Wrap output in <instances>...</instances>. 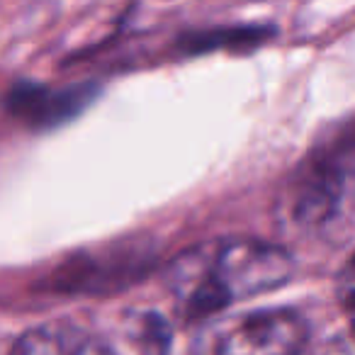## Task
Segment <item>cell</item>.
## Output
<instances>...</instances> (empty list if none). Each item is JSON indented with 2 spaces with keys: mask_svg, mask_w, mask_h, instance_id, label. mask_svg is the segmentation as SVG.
Segmentation results:
<instances>
[{
  "mask_svg": "<svg viewBox=\"0 0 355 355\" xmlns=\"http://www.w3.org/2000/svg\"><path fill=\"white\" fill-rule=\"evenodd\" d=\"M292 258L280 246L253 239H227L183 253L168 285L185 316L219 314L234 302L285 285Z\"/></svg>",
  "mask_w": 355,
  "mask_h": 355,
  "instance_id": "6da1fadb",
  "label": "cell"
},
{
  "mask_svg": "<svg viewBox=\"0 0 355 355\" xmlns=\"http://www.w3.org/2000/svg\"><path fill=\"white\" fill-rule=\"evenodd\" d=\"M306 338L309 329L297 311H243L207 321L190 355H300Z\"/></svg>",
  "mask_w": 355,
  "mask_h": 355,
  "instance_id": "7a4b0ae2",
  "label": "cell"
},
{
  "mask_svg": "<svg viewBox=\"0 0 355 355\" xmlns=\"http://www.w3.org/2000/svg\"><path fill=\"white\" fill-rule=\"evenodd\" d=\"M10 355H112L100 336L69 321H49L17 338Z\"/></svg>",
  "mask_w": 355,
  "mask_h": 355,
  "instance_id": "3957f363",
  "label": "cell"
},
{
  "mask_svg": "<svg viewBox=\"0 0 355 355\" xmlns=\"http://www.w3.org/2000/svg\"><path fill=\"white\" fill-rule=\"evenodd\" d=\"M10 107L15 110V114L32 119V122H54L78 110V95H61L46 88H37V85H20L10 95Z\"/></svg>",
  "mask_w": 355,
  "mask_h": 355,
  "instance_id": "277c9868",
  "label": "cell"
},
{
  "mask_svg": "<svg viewBox=\"0 0 355 355\" xmlns=\"http://www.w3.org/2000/svg\"><path fill=\"white\" fill-rule=\"evenodd\" d=\"M137 343L144 355H166L168 343H171L168 324L156 314L144 316V321L137 326Z\"/></svg>",
  "mask_w": 355,
  "mask_h": 355,
  "instance_id": "5b68a950",
  "label": "cell"
},
{
  "mask_svg": "<svg viewBox=\"0 0 355 355\" xmlns=\"http://www.w3.org/2000/svg\"><path fill=\"white\" fill-rule=\"evenodd\" d=\"M338 300L350 326L355 329V253L348 258V263L338 275Z\"/></svg>",
  "mask_w": 355,
  "mask_h": 355,
  "instance_id": "8992f818",
  "label": "cell"
},
{
  "mask_svg": "<svg viewBox=\"0 0 355 355\" xmlns=\"http://www.w3.org/2000/svg\"><path fill=\"white\" fill-rule=\"evenodd\" d=\"M324 355H355V350H350L348 345H334V348H329Z\"/></svg>",
  "mask_w": 355,
  "mask_h": 355,
  "instance_id": "52a82bcc",
  "label": "cell"
}]
</instances>
